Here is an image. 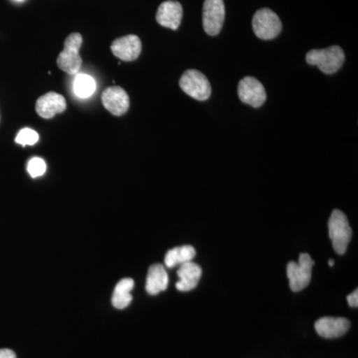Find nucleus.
<instances>
[{"label": "nucleus", "instance_id": "obj_1", "mask_svg": "<svg viewBox=\"0 0 358 358\" xmlns=\"http://www.w3.org/2000/svg\"><path fill=\"white\" fill-rule=\"evenodd\" d=\"M345 52L339 46H331L326 49H315L306 55L310 65L317 66L324 74L338 72L345 63Z\"/></svg>", "mask_w": 358, "mask_h": 358}, {"label": "nucleus", "instance_id": "obj_2", "mask_svg": "<svg viewBox=\"0 0 358 358\" xmlns=\"http://www.w3.org/2000/svg\"><path fill=\"white\" fill-rule=\"evenodd\" d=\"M329 233L334 251L339 255H343L352 239V230L343 211L336 209L331 213L329 221Z\"/></svg>", "mask_w": 358, "mask_h": 358}, {"label": "nucleus", "instance_id": "obj_3", "mask_svg": "<svg viewBox=\"0 0 358 358\" xmlns=\"http://www.w3.org/2000/svg\"><path fill=\"white\" fill-rule=\"evenodd\" d=\"M83 43V37L80 33H72L66 38L64 50L59 54L57 66L69 75H77L82 67V58L79 51Z\"/></svg>", "mask_w": 358, "mask_h": 358}, {"label": "nucleus", "instance_id": "obj_4", "mask_svg": "<svg viewBox=\"0 0 358 358\" xmlns=\"http://www.w3.org/2000/svg\"><path fill=\"white\" fill-rule=\"evenodd\" d=\"M179 86L186 95L197 101H206L211 95V86L208 79L199 71H185L179 80Z\"/></svg>", "mask_w": 358, "mask_h": 358}, {"label": "nucleus", "instance_id": "obj_5", "mask_svg": "<svg viewBox=\"0 0 358 358\" xmlns=\"http://www.w3.org/2000/svg\"><path fill=\"white\" fill-rule=\"evenodd\" d=\"M315 262L308 253H301L299 262H289L287 267L289 287L292 291L300 292L307 288L312 280V270Z\"/></svg>", "mask_w": 358, "mask_h": 358}, {"label": "nucleus", "instance_id": "obj_6", "mask_svg": "<svg viewBox=\"0 0 358 358\" xmlns=\"http://www.w3.org/2000/svg\"><path fill=\"white\" fill-rule=\"evenodd\" d=\"M252 24L256 36L263 40L274 39L282 31V22L279 16L268 8L257 11Z\"/></svg>", "mask_w": 358, "mask_h": 358}, {"label": "nucleus", "instance_id": "obj_7", "mask_svg": "<svg viewBox=\"0 0 358 358\" xmlns=\"http://www.w3.org/2000/svg\"><path fill=\"white\" fill-rule=\"evenodd\" d=\"M225 20L223 0H205L202 11V24L205 32L210 36L220 33Z\"/></svg>", "mask_w": 358, "mask_h": 358}, {"label": "nucleus", "instance_id": "obj_8", "mask_svg": "<svg viewBox=\"0 0 358 358\" xmlns=\"http://www.w3.org/2000/svg\"><path fill=\"white\" fill-rule=\"evenodd\" d=\"M238 95L242 102L253 108L261 107L267 98L262 83L254 77H245L240 81Z\"/></svg>", "mask_w": 358, "mask_h": 358}, {"label": "nucleus", "instance_id": "obj_9", "mask_svg": "<svg viewBox=\"0 0 358 358\" xmlns=\"http://www.w3.org/2000/svg\"><path fill=\"white\" fill-rule=\"evenodd\" d=\"M102 103L110 114L121 117L129 108V98L127 92L121 87H109L103 92Z\"/></svg>", "mask_w": 358, "mask_h": 358}, {"label": "nucleus", "instance_id": "obj_10", "mask_svg": "<svg viewBox=\"0 0 358 358\" xmlns=\"http://www.w3.org/2000/svg\"><path fill=\"white\" fill-rule=\"evenodd\" d=\"M110 50L120 60L131 62L141 55V39L136 35H127V36L115 39L110 45Z\"/></svg>", "mask_w": 358, "mask_h": 358}, {"label": "nucleus", "instance_id": "obj_11", "mask_svg": "<svg viewBox=\"0 0 358 358\" xmlns=\"http://www.w3.org/2000/svg\"><path fill=\"white\" fill-rule=\"evenodd\" d=\"M350 327V320L345 317H324L315 324V331L324 338H341L348 333Z\"/></svg>", "mask_w": 358, "mask_h": 358}, {"label": "nucleus", "instance_id": "obj_12", "mask_svg": "<svg viewBox=\"0 0 358 358\" xmlns=\"http://www.w3.org/2000/svg\"><path fill=\"white\" fill-rule=\"evenodd\" d=\"M67 109L64 96L55 92L45 94L36 102V112L43 119H52L54 115L61 114Z\"/></svg>", "mask_w": 358, "mask_h": 358}, {"label": "nucleus", "instance_id": "obj_13", "mask_svg": "<svg viewBox=\"0 0 358 358\" xmlns=\"http://www.w3.org/2000/svg\"><path fill=\"white\" fill-rule=\"evenodd\" d=\"M182 6L178 1L167 0L160 4L157 13V21L159 25L176 30L182 20Z\"/></svg>", "mask_w": 358, "mask_h": 358}, {"label": "nucleus", "instance_id": "obj_14", "mask_svg": "<svg viewBox=\"0 0 358 358\" xmlns=\"http://www.w3.org/2000/svg\"><path fill=\"white\" fill-rule=\"evenodd\" d=\"M179 281L176 282V289L180 292H188L196 288L202 270L196 263L186 262L179 266L178 271Z\"/></svg>", "mask_w": 358, "mask_h": 358}, {"label": "nucleus", "instance_id": "obj_15", "mask_svg": "<svg viewBox=\"0 0 358 358\" xmlns=\"http://www.w3.org/2000/svg\"><path fill=\"white\" fill-rule=\"evenodd\" d=\"M169 286V275L166 268L160 264H155L148 268L147 285L145 289L150 294H157L160 292L166 291Z\"/></svg>", "mask_w": 358, "mask_h": 358}, {"label": "nucleus", "instance_id": "obj_16", "mask_svg": "<svg viewBox=\"0 0 358 358\" xmlns=\"http://www.w3.org/2000/svg\"><path fill=\"white\" fill-rule=\"evenodd\" d=\"M134 282L131 278H124L117 282L113 294L112 303L117 310H124L129 307L133 301L131 292L134 289Z\"/></svg>", "mask_w": 358, "mask_h": 358}, {"label": "nucleus", "instance_id": "obj_17", "mask_svg": "<svg viewBox=\"0 0 358 358\" xmlns=\"http://www.w3.org/2000/svg\"><path fill=\"white\" fill-rule=\"evenodd\" d=\"M195 255H196V251H195L194 247L190 246V245L176 247L167 252L164 263L167 268H173L186 262H190Z\"/></svg>", "mask_w": 358, "mask_h": 358}, {"label": "nucleus", "instance_id": "obj_18", "mask_svg": "<svg viewBox=\"0 0 358 358\" xmlns=\"http://www.w3.org/2000/svg\"><path fill=\"white\" fill-rule=\"evenodd\" d=\"M96 82L91 76L87 74H77L73 83V91L79 98H89L95 93Z\"/></svg>", "mask_w": 358, "mask_h": 358}, {"label": "nucleus", "instance_id": "obj_19", "mask_svg": "<svg viewBox=\"0 0 358 358\" xmlns=\"http://www.w3.org/2000/svg\"><path fill=\"white\" fill-rule=\"evenodd\" d=\"M39 141V134L31 129H22L16 136L15 141L22 147L34 145Z\"/></svg>", "mask_w": 358, "mask_h": 358}, {"label": "nucleus", "instance_id": "obj_20", "mask_svg": "<svg viewBox=\"0 0 358 358\" xmlns=\"http://www.w3.org/2000/svg\"><path fill=\"white\" fill-rule=\"evenodd\" d=\"M27 171L31 176V178H39V176H43L45 171H46V164L40 157H33L28 162Z\"/></svg>", "mask_w": 358, "mask_h": 358}, {"label": "nucleus", "instance_id": "obj_21", "mask_svg": "<svg viewBox=\"0 0 358 358\" xmlns=\"http://www.w3.org/2000/svg\"><path fill=\"white\" fill-rule=\"evenodd\" d=\"M348 305L352 308H357L358 307V289H355V292H352L350 296H348Z\"/></svg>", "mask_w": 358, "mask_h": 358}, {"label": "nucleus", "instance_id": "obj_22", "mask_svg": "<svg viewBox=\"0 0 358 358\" xmlns=\"http://www.w3.org/2000/svg\"><path fill=\"white\" fill-rule=\"evenodd\" d=\"M0 358H16V355L11 350H0Z\"/></svg>", "mask_w": 358, "mask_h": 358}, {"label": "nucleus", "instance_id": "obj_23", "mask_svg": "<svg viewBox=\"0 0 358 358\" xmlns=\"http://www.w3.org/2000/svg\"><path fill=\"white\" fill-rule=\"evenodd\" d=\"M329 267H333V266L334 265V260H329Z\"/></svg>", "mask_w": 358, "mask_h": 358}, {"label": "nucleus", "instance_id": "obj_24", "mask_svg": "<svg viewBox=\"0 0 358 358\" xmlns=\"http://www.w3.org/2000/svg\"><path fill=\"white\" fill-rule=\"evenodd\" d=\"M16 1H23V0H16Z\"/></svg>", "mask_w": 358, "mask_h": 358}]
</instances>
